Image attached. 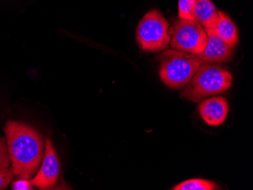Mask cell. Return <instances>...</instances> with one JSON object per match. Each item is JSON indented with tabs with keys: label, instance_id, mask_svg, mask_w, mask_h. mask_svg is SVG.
I'll return each instance as SVG.
<instances>
[{
	"label": "cell",
	"instance_id": "6da1fadb",
	"mask_svg": "<svg viewBox=\"0 0 253 190\" xmlns=\"http://www.w3.org/2000/svg\"><path fill=\"white\" fill-rule=\"evenodd\" d=\"M7 149L14 175L30 181L39 171L43 156V138L34 127L21 122H7Z\"/></svg>",
	"mask_w": 253,
	"mask_h": 190
},
{
	"label": "cell",
	"instance_id": "7a4b0ae2",
	"mask_svg": "<svg viewBox=\"0 0 253 190\" xmlns=\"http://www.w3.org/2000/svg\"><path fill=\"white\" fill-rule=\"evenodd\" d=\"M232 82V75L227 67L206 64L199 68L183 87L180 96L189 101L198 103L204 98L227 91Z\"/></svg>",
	"mask_w": 253,
	"mask_h": 190
},
{
	"label": "cell",
	"instance_id": "3957f363",
	"mask_svg": "<svg viewBox=\"0 0 253 190\" xmlns=\"http://www.w3.org/2000/svg\"><path fill=\"white\" fill-rule=\"evenodd\" d=\"M156 60L161 80L173 89L184 87L202 65L197 55L173 49L163 51Z\"/></svg>",
	"mask_w": 253,
	"mask_h": 190
},
{
	"label": "cell",
	"instance_id": "277c9868",
	"mask_svg": "<svg viewBox=\"0 0 253 190\" xmlns=\"http://www.w3.org/2000/svg\"><path fill=\"white\" fill-rule=\"evenodd\" d=\"M169 25L159 10L152 9L142 18L136 31L138 46L146 52H157L169 48Z\"/></svg>",
	"mask_w": 253,
	"mask_h": 190
},
{
	"label": "cell",
	"instance_id": "5b68a950",
	"mask_svg": "<svg viewBox=\"0 0 253 190\" xmlns=\"http://www.w3.org/2000/svg\"><path fill=\"white\" fill-rule=\"evenodd\" d=\"M169 35L171 49L195 55L203 53L208 43L206 30L194 20L173 18Z\"/></svg>",
	"mask_w": 253,
	"mask_h": 190
},
{
	"label": "cell",
	"instance_id": "8992f818",
	"mask_svg": "<svg viewBox=\"0 0 253 190\" xmlns=\"http://www.w3.org/2000/svg\"><path fill=\"white\" fill-rule=\"evenodd\" d=\"M61 165L50 139L45 141V154L41 169L30 182L40 190H48L55 185L60 176Z\"/></svg>",
	"mask_w": 253,
	"mask_h": 190
},
{
	"label": "cell",
	"instance_id": "52a82bcc",
	"mask_svg": "<svg viewBox=\"0 0 253 190\" xmlns=\"http://www.w3.org/2000/svg\"><path fill=\"white\" fill-rule=\"evenodd\" d=\"M208 35V43L203 53L197 55L201 65L226 63L232 61L234 48L227 45L213 29H205Z\"/></svg>",
	"mask_w": 253,
	"mask_h": 190
},
{
	"label": "cell",
	"instance_id": "ba28073f",
	"mask_svg": "<svg viewBox=\"0 0 253 190\" xmlns=\"http://www.w3.org/2000/svg\"><path fill=\"white\" fill-rule=\"evenodd\" d=\"M228 103L224 97L206 99L199 106V112L206 124L219 126L224 123L228 113Z\"/></svg>",
	"mask_w": 253,
	"mask_h": 190
},
{
	"label": "cell",
	"instance_id": "9c48e42d",
	"mask_svg": "<svg viewBox=\"0 0 253 190\" xmlns=\"http://www.w3.org/2000/svg\"><path fill=\"white\" fill-rule=\"evenodd\" d=\"M193 20L205 29H213L219 18V10L216 8L211 0H196L193 12Z\"/></svg>",
	"mask_w": 253,
	"mask_h": 190
},
{
	"label": "cell",
	"instance_id": "30bf717a",
	"mask_svg": "<svg viewBox=\"0 0 253 190\" xmlns=\"http://www.w3.org/2000/svg\"><path fill=\"white\" fill-rule=\"evenodd\" d=\"M213 30L227 45L232 48L236 47L239 41L238 30L234 21L229 18L227 14L219 11L218 21Z\"/></svg>",
	"mask_w": 253,
	"mask_h": 190
},
{
	"label": "cell",
	"instance_id": "8fae6325",
	"mask_svg": "<svg viewBox=\"0 0 253 190\" xmlns=\"http://www.w3.org/2000/svg\"><path fill=\"white\" fill-rule=\"evenodd\" d=\"M173 190H220L218 185L212 181L203 179H190L183 181L172 189Z\"/></svg>",
	"mask_w": 253,
	"mask_h": 190
},
{
	"label": "cell",
	"instance_id": "7c38bea8",
	"mask_svg": "<svg viewBox=\"0 0 253 190\" xmlns=\"http://www.w3.org/2000/svg\"><path fill=\"white\" fill-rule=\"evenodd\" d=\"M196 0H178V16L183 19L193 20L192 12Z\"/></svg>",
	"mask_w": 253,
	"mask_h": 190
},
{
	"label": "cell",
	"instance_id": "4fadbf2b",
	"mask_svg": "<svg viewBox=\"0 0 253 190\" xmlns=\"http://www.w3.org/2000/svg\"><path fill=\"white\" fill-rule=\"evenodd\" d=\"M10 166L9 156L5 139L0 136V172L5 171Z\"/></svg>",
	"mask_w": 253,
	"mask_h": 190
},
{
	"label": "cell",
	"instance_id": "5bb4252c",
	"mask_svg": "<svg viewBox=\"0 0 253 190\" xmlns=\"http://www.w3.org/2000/svg\"><path fill=\"white\" fill-rule=\"evenodd\" d=\"M13 171L11 168L8 167L5 171L0 172V190H3L10 182L14 177Z\"/></svg>",
	"mask_w": 253,
	"mask_h": 190
},
{
	"label": "cell",
	"instance_id": "9a60e30c",
	"mask_svg": "<svg viewBox=\"0 0 253 190\" xmlns=\"http://www.w3.org/2000/svg\"><path fill=\"white\" fill-rule=\"evenodd\" d=\"M12 190H33V185L28 180L21 178L19 181L14 183L11 186Z\"/></svg>",
	"mask_w": 253,
	"mask_h": 190
}]
</instances>
